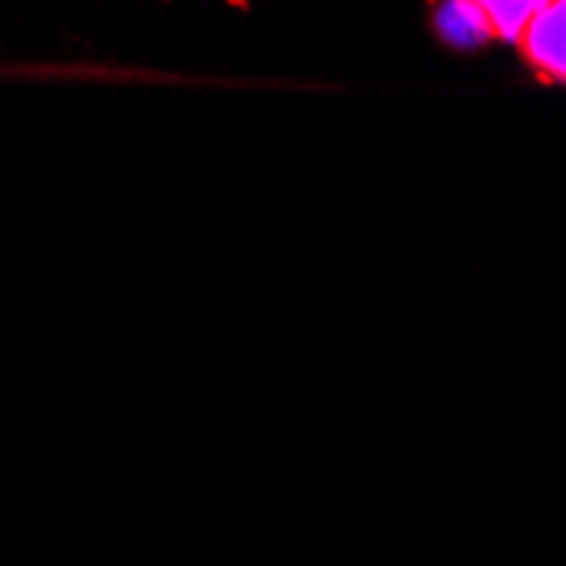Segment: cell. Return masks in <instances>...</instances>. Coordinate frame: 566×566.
I'll return each instance as SVG.
<instances>
[{
  "instance_id": "obj_1",
  "label": "cell",
  "mask_w": 566,
  "mask_h": 566,
  "mask_svg": "<svg viewBox=\"0 0 566 566\" xmlns=\"http://www.w3.org/2000/svg\"><path fill=\"white\" fill-rule=\"evenodd\" d=\"M516 48L539 78L566 85V0H543L520 31Z\"/></svg>"
},
{
  "instance_id": "obj_3",
  "label": "cell",
  "mask_w": 566,
  "mask_h": 566,
  "mask_svg": "<svg viewBox=\"0 0 566 566\" xmlns=\"http://www.w3.org/2000/svg\"><path fill=\"white\" fill-rule=\"evenodd\" d=\"M231 4H244V0H231Z\"/></svg>"
},
{
  "instance_id": "obj_2",
  "label": "cell",
  "mask_w": 566,
  "mask_h": 566,
  "mask_svg": "<svg viewBox=\"0 0 566 566\" xmlns=\"http://www.w3.org/2000/svg\"><path fill=\"white\" fill-rule=\"evenodd\" d=\"M458 4L475 18L485 38L516 44L520 31L526 28V21L536 14L543 0H458Z\"/></svg>"
}]
</instances>
